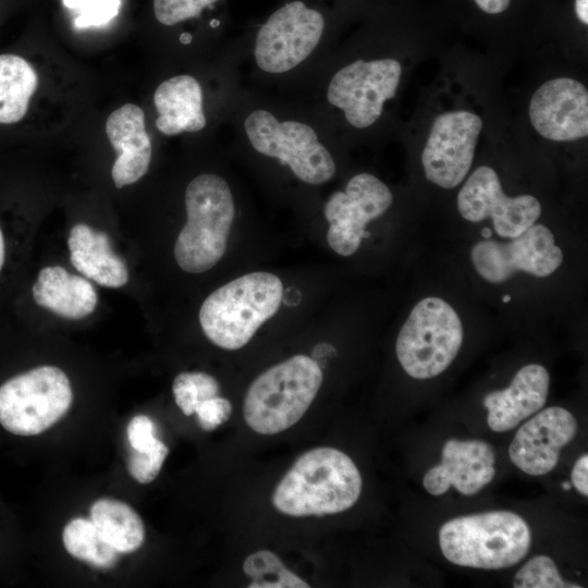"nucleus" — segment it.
Listing matches in <instances>:
<instances>
[{"instance_id":"obj_1","label":"nucleus","mask_w":588,"mask_h":588,"mask_svg":"<svg viewBox=\"0 0 588 588\" xmlns=\"http://www.w3.org/2000/svg\"><path fill=\"white\" fill-rule=\"evenodd\" d=\"M362 476L353 460L329 446L302 454L272 493L280 513L294 516H323L351 509L362 492Z\"/></svg>"},{"instance_id":"obj_2","label":"nucleus","mask_w":588,"mask_h":588,"mask_svg":"<svg viewBox=\"0 0 588 588\" xmlns=\"http://www.w3.org/2000/svg\"><path fill=\"white\" fill-rule=\"evenodd\" d=\"M282 296L283 285L275 274L241 275L204 301L198 315L201 330L215 345L238 350L278 311Z\"/></svg>"},{"instance_id":"obj_3","label":"nucleus","mask_w":588,"mask_h":588,"mask_svg":"<svg viewBox=\"0 0 588 588\" xmlns=\"http://www.w3.org/2000/svg\"><path fill=\"white\" fill-rule=\"evenodd\" d=\"M530 544L528 524L510 511L455 517L439 530V546L444 558L465 567H511L525 558Z\"/></svg>"},{"instance_id":"obj_4","label":"nucleus","mask_w":588,"mask_h":588,"mask_svg":"<svg viewBox=\"0 0 588 588\" xmlns=\"http://www.w3.org/2000/svg\"><path fill=\"white\" fill-rule=\"evenodd\" d=\"M187 221L180 231L174 257L188 273L211 269L225 253L235 216V205L228 182L212 173L194 177L185 189Z\"/></svg>"},{"instance_id":"obj_5","label":"nucleus","mask_w":588,"mask_h":588,"mask_svg":"<svg viewBox=\"0 0 588 588\" xmlns=\"http://www.w3.org/2000/svg\"><path fill=\"white\" fill-rule=\"evenodd\" d=\"M322 383L318 363L295 355L259 375L249 385L243 414L260 434L280 433L295 425L315 400Z\"/></svg>"},{"instance_id":"obj_6","label":"nucleus","mask_w":588,"mask_h":588,"mask_svg":"<svg viewBox=\"0 0 588 588\" xmlns=\"http://www.w3.org/2000/svg\"><path fill=\"white\" fill-rule=\"evenodd\" d=\"M464 341V327L456 309L439 296H426L412 308L401 327L395 353L412 378L431 379L449 368Z\"/></svg>"},{"instance_id":"obj_7","label":"nucleus","mask_w":588,"mask_h":588,"mask_svg":"<svg viewBox=\"0 0 588 588\" xmlns=\"http://www.w3.org/2000/svg\"><path fill=\"white\" fill-rule=\"evenodd\" d=\"M243 126L248 143L258 154L287 166L302 182L321 185L334 176V159L310 125L280 120L259 108L246 115Z\"/></svg>"},{"instance_id":"obj_8","label":"nucleus","mask_w":588,"mask_h":588,"mask_svg":"<svg viewBox=\"0 0 588 588\" xmlns=\"http://www.w3.org/2000/svg\"><path fill=\"white\" fill-rule=\"evenodd\" d=\"M72 401L65 372L56 366H39L0 385V424L11 433L35 436L59 421Z\"/></svg>"},{"instance_id":"obj_9","label":"nucleus","mask_w":588,"mask_h":588,"mask_svg":"<svg viewBox=\"0 0 588 588\" xmlns=\"http://www.w3.org/2000/svg\"><path fill=\"white\" fill-rule=\"evenodd\" d=\"M563 260V250L556 245L553 232L541 223L532 224L507 242L482 240L470 249L475 271L491 284L504 283L517 272L546 278L553 274Z\"/></svg>"},{"instance_id":"obj_10","label":"nucleus","mask_w":588,"mask_h":588,"mask_svg":"<svg viewBox=\"0 0 588 588\" xmlns=\"http://www.w3.org/2000/svg\"><path fill=\"white\" fill-rule=\"evenodd\" d=\"M402 66L391 58L356 60L341 68L327 88L328 102L340 109L356 128L372 125L399 87Z\"/></svg>"},{"instance_id":"obj_11","label":"nucleus","mask_w":588,"mask_h":588,"mask_svg":"<svg viewBox=\"0 0 588 588\" xmlns=\"http://www.w3.org/2000/svg\"><path fill=\"white\" fill-rule=\"evenodd\" d=\"M324 29L320 12L292 1L273 12L259 28L254 58L268 74L287 73L305 61L319 45Z\"/></svg>"},{"instance_id":"obj_12","label":"nucleus","mask_w":588,"mask_h":588,"mask_svg":"<svg viewBox=\"0 0 588 588\" xmlns=\"http://www.w3.org/2000/svg\"><path fill=\"white\" fill-rule=\"evenodd\" d=\"M392 201L390 188L373 174L363 172L351 177L344 191L332 193L324 204L329 246L344 257L356 253L367 224L384 215Z\"/></svg>"},{"instance_id":"obj_13","label":"nucleus","mask_w":588,"mask_h":588,"mask_svg":"<svg viewBox=\"0 0 588 588\" xmlns=\"http://www.w3.org/2000/svg\"><path fill=\"white\" fill-rule=\"evenodd\" d=\"M457 210L469 222L491 219L495 234L509 240L535 224L542 211L532 195L504 194L497 172L488 166L477 168L464 183L457 195Z\"/></svg>"},{"instance_id":"obj_14","label":"nucleus","mask_w":588,"mask_h":588,"mask_svg":"<svg viewBox=\"0 0 588 588\" xmlns=\"http://www.w3.org/2000/svg\"><path fill=\"white\" fill-rule=\"evenodd\" d=\"M481 128V119L469 111L440 114L421 155L426 179L446 189L458 186L470 169Z\"/></svg>"},{"instance_id":"obj_15","label":"nucleus","mask_w":588,"mask_h":588,"mask_svg":"<svg viewBox=\"0 0 588 588\" xmlns=\"http://www.w3.org/2000/svg\"><path fill=\"white\" fill-rule=\"evenodd\" d=\"M534 128L544 138L569 142L588 135V91L578 81L559 77L543 83L529 102Z\"/></svg>"},{"instance_id":"obj_16","label":"nucleus","mask_w":588,"mask_h":588,"mask_svg":"<svg viewBox=\"0 0 588 588\" xmlns=\"http://www.w3.org/2000/svg\"><path fill=\"white\" fill-rule=\"evenodd\" d=\"M577 429V420L567 409H542L517 430L509 448L510 458L528 475H546L556 466L561 449L575 438Z\"/></svg>"},{"instance_id":"obj_17","label":"nucleus","mask_w":588,"mask_h":588,"mask_svg":"<svg viewBox=\"0 0 588 588\" xmlns=\"http://www.w3.org/2000/svg\"><path fill=\"white\" fill-rule=\"evenodd\" d=\"M495 455L491 445L481 440H448L441 463L424 476V488L432 495L444 494L451 487L471 495L490 483L495 475Z\"/></svg>"},{"instance_id":"obj_18","label":"nucleus","mask_w":588,"mask_h":588,"mask_svg":"<svg viewBox=\"0 0 588 588\" xmlns=\"http://www.w3.org/2000/svg\"><path fill=\"white\" fill-rule=\"evenodd\" d=\"M550 387L548 370L539 364L522 367L509 387L488 393L483 406L491 430L505 432L543 407Z\"/></svg>"},{"instance_id":"obj_19","label":"nucleus","mask_w":588,"mask_h":588,"mask_svg":"<svg viewBox=\"0 0 588 588\" xmlns=\"http://www.w3.org/2000/svg\"><path fill=\"white\" fill-rule=\"evenodd\" d=\"M106 133L119 154L111 170L114 185L122 188L137 182L147 173L152 155L144 111L133 103L123 105L108 117Z\"/></svg>"},{"instance_id":"obj_20","label":"nucleus","mask_w":588,"mask_h":588,"mask_svg":"<svg viewBox=\"0 0 588 588\" xmlns=\"http://www.w3.org/2000/svg\"><path fill=\"white\" fill-rule=\"evenodd\" d=\"M154 103L158 112L156 127L164 135L196 133L207 124L203 89L192 75L163 81L154 94Z\"/></svg>"},{"instance_id":"obj_21","label":"nucleus","mask_w":588,"mask_h":588,"mask_svg":"<svg viewBox=\"0 0 588 588\" xmlns=\"http://www.w3.org/2000/svg\"><path fill=\"white\" fill-rule=\"evenodd\" d=\"M68 246L71 264L88 279L113 289L128 281L127 267L111 248L106 233L78 223L70 230Z\"/></svg>"},{"instance_id":"obj_22","label":"nucleus","mask_w":588,"mask_h":588,"mask_svg":"<svg viewBox=\"0 0 588 588\" xmlns=\"http://www.w3.org/2000/svg\"><path fill=\"white\" fill-rule=\"evenodd\" d=\"M32 293L37 305L69 319L90 315L98 301L96 290L88 280L60 266L41 269Z\"/></svg>"},{"instance_id":"obj_23","label":"nucleus","mask_w":588,"mask_h":588,"mask_svg":"<svg viewBox=\"0 0 588 588\" xmlns=\"http://www.w3.org/2000/svg\"><path fill=\"white\" fill-rule=\"evenodd\" d=\"M90 520L119 553L134 552L145 540L142 518L120 500L102 498L95 501L90 507Z\"/></svg>"},{"instance_id":"obj_24","label":"nucleus","mask_w":588,"mask_h":588,"mask_svg":"<svg viewBox=\"0 0 588 588\" xmlns=\"http://www.w3.org/2000/svg\"><path fill=\"white\" fill-rule=\"evenodd\" d=\"M38 86L35 69L16 54H0V124L21 121Z\"/></svg>"},{"instance_id":"obj_25","label":"nucleus","mask_w":588,"mask_h":588,"mask_svg":"<svg viewBox=\"0 0 588 588\" xmlns=\"http://www.w3.org/2000/svg\"><path fill=\"white\" fill-rule=\"evenodd\" d=\"M62 540L72 556L96 567H111L118 560L119 552L89 519H71L63 529Z\"/></svg>"},{"instance_id":"obj_26","label":"nucleus","mask_w":588,"mask_h":588,"mask_svg":"<svg viewBox=\"0 0 588 588\" xmlns=\"http://www.w3.org/2000/svg\"><path fill=\"white\" fill-rule=\"evenodd\" d=\"M244 573L252 579L249 588H308L309 585L291 572L268 550L248 555L243 563Z\"/></svg>"},{"instance_id":"obj_27","label":"nucleus","mask_w":588,"mask_h":588,"mask_svg":"<svg viewBox=\"0 0 588 588\" xmlns=\"http://www.w3.org/2000/svg\"><path fill=\"white\" fill-rule=\"evenodd\" d=\"M219 390L217 379L201 371L181 372L172 384L175 403L186 416L194 414L201 402L218 396Z\"/></svg>"},{"instance_id":"obj_28","label":"nucleus","mask_w":588,"mask_h":588,"mask_svg":"<svg viewBox=\"0 0 588 588\" xmlns=\"http://www.w3.org/2000/svg\"><path fill=\"white\" fill-rule=\"evenodd\" d=\"M515 588H579V585L562 579L553 560L537 555L526 562L516 573Z\"/></svg>"},{"instance_id":"obj_29","label":"nucleus","mask_w":588,"mask_h":588,"mask_svg":"<svg viewBox=\"0 0 588 588\" xmlns=\"http://www.w3.org/2000/svg\"><path fill=\"white\" fill-rule=\"evenodd\" d=\"M168 453V446L160 440L148 451L132 450L127 460L130 475L139 483L151 482L160 473Z\"/></svg>"},{"instance_id":"obj_30","label":"nucleus","mask_w":588,"mask_h":588,"mask_svg":"<svg viewBox=\"0 0 588 588\" xmlns=\"http://www.w3.org/2000/svg\"><path fill=\"white\" fill-rule=\"evenodd\" d=\"M216 1L218 0H154V12L158 22L172 26L198 16L206 7Z\"/></svg>"},{"instance_id":"obj_31","label":"nucleus","mask_w":588,"mask_h":588,"mask_svg":"<svg viewBox=\"0 0 588 588\" xmlns=\"http://www.w3.org/2000/svg\"><path fill=\"white\" fill-rule=\"evenodd\" d=\"M121 3V0H93L79 9L73 24L77 29L105 25L118 15Z\"/></svg>"},{"instance_id":"obj_32","label":"nucleus","mask_w":588,"mask_h":588,"mask_svg":"<svg viewBox=\"0 0 588 588\" xmlns=\"http://www.w3.org/2000/svg\"><path fill=\"white\" fill-rule=\"evenodd\" d=\"M195 413L200 428L212 431L230 418L232 404L228 399L218 395L201 402Z\"/></svg>"},{"instance_id":"obj_33","label":"nucleus","mask_w":588,"mask_h":588,"mask_svg":"<svg viewBox=\"0 0 588 588\" xmlns=\"http://www.w3.org/2000/svg\"><path fill=\"white\" fill-rule=\"evenodd\" d=\"M126 434L132 449L139 452L150 450L159 440L154 421L146 415L134 416L127 425Z\"/></svg>"},{"instance_id":"obj_34","label":"nucleus","mask_w":588,"mask_h":588,"mask_svg":"<svg viewBox=\"0 0 588 588\" xmlns=\"http://www.w3.org/2000/svg\"><path fill=\"white\" fill-rule=\"evenodd\" d=\"M571 480L576 490L583 495H588V455H581L575 463Z\"/></svg>"},{"instance_id":"obj_35","label":"nucleus","mask_w":588,"mask_h":588,"mask_svg":"<svg viewBox=\"0 0 588 588\" xmlns=\"http://www.w3.org/2000/svg\"><path fill=\"white\" fill-rule=\"evenodd\" d=\"M476 4L481 9L483 12L489 14H498L504 12L510 3L511 0H474Z\"/></svg>"},{"instance_id":"obj_36","label":"nucleus","mask_w":588,"mask_h":588,"mask_svg":"<svg viewBox=\"0 0 588 588\" xmlns=\"http://www.w3.org/2000/svg\"><path fill=\"white\" fill-rule=\"evenodd\" d=\"M576 15L581 23L588 24V0H575Z\"/></svg>"},{"instance_id":"obj_37","label":"nucleus","mask_w":588,"mask_h":588,"mask_svg":"<svg viewBox=\"0 0 588 588\" xmlns=\"http://www.w3.org/2000/svg\"><path fill=\"white\" fill-rule=\"evenodd\" d=\"M90 1L93 0H63V4L64 7L69 9L79 10L82 7H84L86 3Z\"/></svg>"},{"instance_id":"obj_38","label":"nucleus","mask_w":588,"mask_h":588,"mask_svg":"<svg viewBox=\"0 0 588 588\" xmlns=\"http://www.w3.org/2000/svg\"><path fill=\"white\" fill-rule=\"evenodd\" d=\"M4 257H5V245H4V238L2 231L0 229V271L2 269V266L4 264Z\"/></svg>"},{"instance_id":"obj_39","label":"nucleus","mask_w":588,"mask_h":588,"mask_svg":"<svg viewBox=\"0 0 588 588\" xmlns=\"http://www.w3.org/2000/svg\"><path fill=\"white\" fill-rule=\"evenodd\" d=\"M563 487H564L565 490H569V485H568V483H565V482H564V483H563Z\"/></svg>"}]
</instances>
